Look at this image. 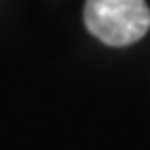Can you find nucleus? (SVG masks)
Listing matches in <instances>:
<instances>
[{"instance_id":"1","label":"nucleus","mask_w":150,"mask_h":150,"mask_svg":"<svg viewBox=\"0 0 150 150\" xmlns=\"http://www.w3.org/2000/svg\"><path fill=\"white\" fill-rule=\"evenodd\" d=\"M86 29L105 45H131L150 31V7L145 0H86Z\"/></svg>"}]
</instances>
